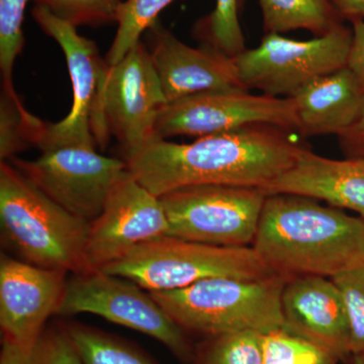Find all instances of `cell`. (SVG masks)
I'll return each mask as SVG.
<instances>
[{"label": "cell", "instance_id": "obj_10", "mask_svg": "<svg viewBox=\"0 0 364 364\" xmlns=\"http://www.w3.org/2000/svg\"><path fill=\"white\" fill-rule=\"evenodd\" d=\"M256 124L298 132L291 97L256 95L250 90L208 91L168 102L158 119L155 136H205Z\"/></svg>", "mask_w": 364, "mask_h": 364}, {"label": "cell", "instance_id": "obj_17", "mask_svg": "<svg viewBox=\"0 0 364 364\" xmlns=\"http://www.w3.org/2000/svg\"><path fill=\"white\" fill-rule=\"evenodd\" d=\"M261 191L267 196H309L353 210L364 221V157L331 159L304 146L294 166Z\"/></svg>", "mask_w": 364, "mask_h": 364}, {"label": "cell", "instance_id": "obj_30", "mask_svg": "<svg viewBox=\"0 0 364 364\" xmlns=\"http://www.w3.org/2000/svg\"><path fill=\"white\" fill-rule=\"evenodd\" d=\"M352 43L347 67L364 91V21L352 23Z\"/></svg>", "mask_w": 364, "mask_h": 364}, {"label": "cell", "instance_id": "obj_9", "mask_svg": "<svg viewBox=\"0 0 364 364\" xmlns=\"http://www.w3.org/2000/svg\"><path fill=\"white\" fill-rule=\"evenodd\" d=\"M351 43L352 28L345 25L306 41L265 33L257 47L234 60L249 90L291 97L311 81L347 67Z\"/></svg>", "mask_w": 364, "mask_h": 364}, {"label": "cell", "instance_id": "obj_33", "mask_svg": "<svg viewBox=\"0 0 364 364\" xmlns=\"http://www.w3.org/2000/svg\"><path fill=\"white\" fill-rule=\"evenodd\" d=\"M343 21L354 23L364 21V0H330Z\"/></svg>", "mask_w": 364, "mask_h": 364}, {"label": "cell", "instance_id": "obj_34", "mask_svg": "<svg viewBox=\"0 0 364 364\" xmlns=\"http://www.w3.org/2000/svg\"><path fill=\"white\" fill-rule=\"evenodd\" d=\"M351 364H364V354H355V355H352Z\"/></svg>", "mask_w": 364, "mask_h": 364}, {"label": "cell", "instance_id": "obj_32", "mask_svg": "<svg viewBox=\"0 0 364 364\" xmlns=\"http://www.w3.org/2000/svg\"><path fill=\"white\" fill-rule=\"evenodd\" d=\"M32 347L23 346L9 339L2 338L0 364H28Z\"/></svg>", "mask_w": 364, "mask_h": 364}, {"label": "cell", "instance_id": "obj_21", "mask_svg": "<svg viewBox=\"0 0 364 364\" xmlns=\"http://www.w3.org/2000/svg\"><path fill=\"white\" fill-rule=\"evenodd\" d=\"M174 0H124L117 14V31L105 59L109 66L116 65L135 47L144 33L157 23L163 9Z\"/></svg>", "mask_w": 364, "mask_h": 364}, {"label": "cell", "instance_id": "obj_27", "mask_svg": "<svg viewBox=\"0 0 364 364\" xmlns=\"http://www.w3.org/2000/svg\"><path fill=\"white\" fill-rule=\"evenodd\" d=\"M124 0H33L59 20L75 26H102L117 23Z\"/></svg>", "mask_w": 364, "mask_h": 364}, {"label": "cell", "instance_id": "obj_22", "mask_svg": "<svg viewBox=\"0 0 364 364\" xmlns=\"http://www.w3.org/2000/svg\"><path fill=\"white\" fill-rule=\"evenodd\" d=\"M45 122L26 111L20 97L2 92L0 100V158H14L30 146L37 147L45 129Z\"/></svg>", "mask_w": 364, "mask_h": 364}, {"label": "cell", "instance_id": "obj_7", "mask_svg": "<svg viewBox=\"0 0 364 364\" xmlns=\"http://www.w3.org/2000/svg\"><path fill=\"white\" fill-rule=\"evenodd\" d=\"M88 313L152 337L177 358L193 363L196 347L186 331L136 282L102 270L73 274L56 315Z\"/></svg>", "mask_w": 364, "mask_h": 364}, {"label": "cell", "instance_id": "obj_11", "mask_svg": "<svg viewBox=\"0 0 364 364\" xmlns=\"http://www.w3.org/2000/svg\"><path fill=\"white\" fill-rule=\"evenodd\" d=\"M13 160L55 203L88 223L102 214L112 191L129 173L126 161L78 146L45 151L33 161Z\"/></svg>", "mask_w": 364, "mask_h": 364}, {"label": "cell", "instance_id": "obj_1", "mask_svg": "<svg viewBox=\"0 0 364 364\" xmlns=\"http://www.w3.org/2000/svg\"><path fill=\"white\" fill-rule=\"evenodd\" d=\"M303 147L289 131L256 124L188 144L157 139L124 161L132 176L160 198L200 184L263 188L294 166Z\"/></svg>", "mask_w": 364, "mask_h": 364}, {"label": "cell", "instance_id": "obj_8", "mask_svg": "<svg viewBox=\"0 0 364 364\" xmlns=\"http://www.w3.org/2000/svg\"><path fill=\"white\" fill-rule=\"evenodd\" d=\"M267 195L258 188L200 184L160 196L169 236L218 246L252 245Z\"/></svg>", "mask_w": 364, "mask_h": 364}, {"label": "cell", "instance_id": "obj_15", "mask_svg": "<svg viewBox=\"0 0 364 364\" xmlns=\"http://www.w3.org/2000/svg\"><path fill=\"white\" fill-rule=\"evenodd\" d=\"M147 32L151 58L167 102L208 91L249 90L234 58L212 46L191 47L158 23Z\"/></svg>", "mask_w": 364, "mask_h": 364}, {"label": "cell", "instance_id": "obj_20", "mask_svg": "<svg viewBox=\"0 0 364 364\" xmlns=\"http://www.w3.org/2000/svg\"><path fill=\"white\" fill-rule=\"evenodd\" d=\"M65 326L82 364H157L135 345L90 326Z\"/></svg>", "mask_w": 364, "mask_h": 364}, {"label": "cell", "instance_id": "obj_25", "mask_svg": "<svg viewBox=\"0 0 364 364\" xmlns=\"http://www.w3.org/2000/svg\"><path fill=\"white\" fill-rule=\"evenodd\" d=\"M30 0H0V71L2 92L18 97L14 85V67L25 45L23 18Z\"/></svg>", "mask_w": 364, "mask_h": 364}, {"label": "cell", "instance_id": "obj_18", "mask_svg": "<svg viewBox=\"0 0 364 364\" xmlns=\"http://www.w3.org/2000/svg\"><path fill=\"white\" fill-rule=\"evenodd\" d=\"M291 97L304 138L339 136L364 114V91L348 67L311 81Z\"/></svg>", "mask_w": 364, "mask_h": 364}, {"label": "cell", "instance_id": "obj_6", "mask_svg": "<svg viewBox=\"0 0 364 364\" xmlns=\"http://www.w3.org/2000/svg\"><path fill=\"white\" fill-rule=\"evenodd\" d=\"M32 16L65 55L73 90L70 112L58 123H46L37 147L42 152L66 146L105 148L109 133L102 117V90L107 65L100 59L97 45L45 7L33 6Z\"/></svg>", "mask_w": 364, "mask_h": 364}, {"label": "cell", "instance_id": "obj_31", "mask_svg": "<svg viewBox=\"0 0 364 364\" xmlns=\"http://www.w3.org/2000/svg\"><path fill=\"white\" fill-rule=\"evenodd\" d=\"M337 138L345 158L364 157V114L353 126Z\"/></svg>", "mask_w": 364, "mask_h": 364}, {"label": "cell", "instance_id": "obj_12", "mask_svg": "<svg viewBox=\"0 0 364 364\" xmlns=\"http://www.w3.org/2000/svg\"><path fill=\"white\" fill-rule=\"evenodd\" d=\"M167 105L150 51L142 41L116 65H107L102 117L109 135L124 148V156L157 140L155 128Z\"/></svg>", "mask_w": 364, "mask_h": 364}, {"label": "cell", "instance_id": "obj_13", "mask_svg": "<svg viewBox=\"0 0 364 364\" xmlns=\"http://www.w3.org/2000/svg\"><path fill=\"white\" fill-rule=\"evenodd\" d=\"M169 223L161 200L129 171L105 203L102 214L90 224L86 259L100 270L134 248L168 234Z\"/></svg>", "mask_w": 364, "mask_h": 364}, {"label": "cell", "instance_id": "obj_23", "mask_svg": "<svg viewBox=\"0 0 364 364\" xmlns=\"http://www.w3.org/2000/svg\"><path fill=\"white\" fill-rule=\"evenodd\" d=\"M239 9V0H215L214 11L196 23V38L231 58L238 56L247 49Z\"/></svg>", "mask_w": 364, "mask_h": 364}, {"label": "cell", "instance_id": "obj_2", "mask_svg": "<svg viewBox=\"0 0 364 364\" xmlns=\"http://www.w3.org/2000/svg\"><path fill=\"white\" fill-rule=\"evenodd\" d=\"M298 195L267 196L252 247L287 277H331L364 265V221Z\"/></svg>", "mask_w": 364, "mask_h": 364}, {"label": "cell", "instance_id": "obj_26", "mask_svg": "<svg viewBox=\"0 0 364 364\" xmlns=\"http://www.w3.org/2000/svg\"><path fill=\"white\" fill-rule=\"evenodd\" d=\"M263 364H337L340 359L322 347L284 329L263 335Z\"/></svg>", "mask_w": 364, "mask_h": 364}, {"label": "cell", "instance_id": "obj_5", "mask_svg": "<svg viewBox=\"0 0 364 364\" xmlns=\"http://www.w3.org/2000/svg\"><path fill=\"white\" fill-rule=\"evenodd\" d=\"M100 270L130 279L147 291L183 289L214 277L253 279L277 274L252 246L212 245L169 235L136 246Z\"/></svg>", "mask_w": 364, "mask_h": 364}, {"label": "cell", "instance_id": "obj_14", "mask_svg": "<svg viewBox=\"0 0 364 364\" xmlns=\"http://www.w3.org/2000/svg\"><path fill=\"white\" fill-rule=\"evenodd\" d=\"M67 272L0 256V327L4 339L33 347L48 318L56 315Z\"/></svg>", "mask_w": 364, "mask_h": 364}, {"label": "cell", "instance_id": "obj_19", "mask_svg": "<svg viewBox=\"0 0 364 364\" xmlns=\"http://www.w3.org/2000/svg\"><path fill=\"white\" fill-rule=\"evenodd\" d=\"M246 0H239V6ZM265 33L305 30L315 37L327 35L344 25L330 0H258Z\"/></svg>", "mask_w": 364, "mask_h": 364}, {"label": "cell", "instance_id": "obj_24", "mask_svg": "<svg viewBox=\"0 0 364 364\" xmlns=\"http://www.w3.org/2000/svg\"><path fill=\"white\" fill-rule=\"evenodd\" d=\"M263 335L239 331L208 337L196 348L193 364H263Z\"/></svg>", "mask_w": 364, "mask_h": 364}, {"label": "cell", "instance_id": "obj_4", "mask_svg": "<svg viewBox=\"0 0 364 364\" xmlns=\"http://www.w3.org/2000/svg\"><path fill=\"white\" fill-rule=\"evenodd\" d=\"M287 277H214L183 289L149 291L186 331L217 336L225 333H267L284 329L282 294Z\"/></svg>", "mask_w": 364, "mask_h": 364}, {"label": "cell", "instance_id": "obj_29", "mask_svg": "<svg viewBox=\"0 0 364 364\" xmlns=\"http://www.w3.org/2000/svg\"><path fill=\"white\" fill-rule=\"evenodd\" d=\"M28 364H82L65 326L45 328L30 352Z\"/></svg>", "mask_w": 364, "mask_h": 364}, {"label": "cell", "instance_id": "obj_16", "mask_svg": "<svg viewBox=\"0 0 364 364\" xmlns=\"http://www.w3.org/2000/svg\"><path fill=\"white\" fill-rule=\"evenodd\" d=\"M282 306L284 330L331 352L340 361L352 356L346 308L332 279L291 277L282 291Z\"/></svg>", "mask_w": 364, "mask_h": 364}, {"label": "cell", "instance_id": "obj_3", "mask_svg": "<svg viewBox=\"0 0 364 364\" xmlns=\"http://www.w3.org/2000/svg\"><path fill=\"white\" fill-rule=\"evenodd\" d=\"M2 242L14 257L72 274L93 272L86 259L90 223L67 212L20 169L0 163Z\"/></svg>", "mask_w": 364, "mask_h": 364}, {"label": "cell", "instance_id": "obj_28", "mask_svg": "<svg viewBox=\"0 0 364 364\" xmlns=\"http://www.w3.org/2000/svg\"><path fill=\"white\" fill-rule=\"evenodd\" d=\"M331 279L338 287L346 308L352 355L364 354V265Z\"/></svg>", "mask_w": 364, "mask_h": 364}]
</instances>
